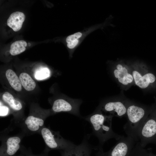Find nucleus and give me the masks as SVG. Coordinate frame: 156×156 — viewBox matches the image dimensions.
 Wrapping results in <instances>:
<instances>
[{"instance_id": "obj_1", "label": "nucleus", "mask_w": 156, "mask_h": 156, "mask_svg": "<svg viewBox=\"0 0 156 156\" xmlns=\"http://www.w3.org/2000/svg\"><path fill=\"white\" fill-rule=\"evenodd\" d=\"M113 116L103 113L97 108L90 115L84 118L91 125L92 129V135L96 137L99 145L96 149L102 148L104 143L109 139L114 138L118 141L124 136L114 133L112 129V120Z\"/></svg>"}, {"instance_id": "obj_2", "label": "nucleus", "mask_w": 156, "mask_h": 156, "mask_svg": "<svg viewBox=\"0 0 156 156\" xmlns=\"http://www.w3.org/2000/svg\"><path fill=\"white\" fill-rule=\"evenodd\" d=\"M151 109L134 104L128 105L126 113L127 121L123 129L127 136L131 137L136 142L139 141L140 132Z\"/></svg>"}, {"instance_id": "obj_3", "label": "nucleus", "mask_w": 156, "mask_h": 156, "mask_svg": "<svg viewBox=\"0 0 156 156\" xmlns=\"http://www.w3.org/2000/svg\"><path fill=\"white\" fill-rule=\"evenodd\" d=\"M138 138L143 148L149 143L156 144V105L152 107L140 130Z\"/></svg>"}, {"instance_id": "obj_4", "label": "nucleus", "mask_w": 156, "mask_h": 156, "mask_svg": "<svg viewBox=\"0 0 156 156\" xmlns=\"http://www.w3.org/2000/svg\"><path fill=\"white\" fill-rule=\"evenodd\" d=\"M41 134L46 145L50 149L65 150L75 145L71 141L63 138L59 132L53 131L47 128L42 129Z\"/></svg>"}, {"instance_id": "obj_5", "label": "nucleus", "mask_w": 156, "mask_h": 156, "mask_svg": "<svg viewBox=\"0 0 156 156\" xmlns=\"http://www.w3.org/2000/svg\"><path fill=\"white\" fill-rule=\"evenodd\" d=\"M136 143L131 137L123 136L107 152H104L103 148L97 149L96 156H128Z\"/></svg>"}, {"instance_id": "obj_6", "label": "nucleus", "mask_w": 156, "mask_h": 156, "mask_svg": "<svg viewBox=\"0 0 156 156\" xmlns=\"http://www.w3.org/2000/svg\"><path fill=\"white\" fill-rule=\"evenodd\" d=\"M82 103L80 99L72 98H60L55 100L52 110L54 113L65 112L80 117L79 107Z\"/></svg>"}, {"instance_id": "obj_7", "label": "nucleus", "mask_w": 156, "mask_h": 156, "mask_svg": "<svg viewBox=\"0 0 156 156\" xmlns=\"http://www.w3.org/2000/svg\"><path fill=\"white\" fill-rule=\"evenodd\" d=\"M128 105L119 100H109L102 103L97 107L103 113L122 118L126 116Z\"/></svg>"}, {"instance_id": "obj_8", "label": "nucleus", "mask_w": 156, "mask_h": 156, "mask_svg": "<svg viewBox=\"0 0 156 156\" xmlns=\"http://www.w3.org/2000/svg\"><path fill=\"white\" fill-rule=\"evenodd\" d=\"M89 137V135L85 136L81 144L64 150L62 156H90L94 148L88 142Z\"/></svg>"}, {"instance_id": "obj_9", "label": "nucleus", "mask_w": 156, "mask_h": 156, "mask_svg": "<svg viewBox=\"0 0 156 156\" xmlns=\"http://www.w3.org/2000/svg\"><path fill=\"white\" fill-rule=\"evenodd\" d=\"M132 75L136 85L141 89H145L154 83L156 80V77L153 74L147 73L143 76L138 71L133 70Z\"/></svg>"}, {"instance_id": "obj_10", "label": "nucleus", "mask_w": 156, "mask_h": 156, "mask_svg": "<svg viewBox=\"0 0 156 156\" xmlns=\"http://www.w3.org/2000/svg\"><path fill=\"white\" fill-rule=\"evenodd\" d=\"M113 73L115 77L123 85L131 83L134 80L132 75L129 73L127 68L121 64L116 65V68L114 70Z\"/></svg>"}, {"instance_id": "obj_11", "label": "nucleus", "mask_w": 156, "mask_h": 156, "mask_svg": "<svg viewBox=\"0 0 156 156\" xmlns=\"http://www.w3.org/2000/svg\"><path fill=\"white\" fill-rule=\"evenodd\" d=\"M20 138L17 136L10 137L8 138L6 146L1 151V156H13L19 149Z\"/></svg>"}, {"instance_id": "obj_12", "label": "nucleus", "mask_w": 156, "mask_h": 156, "mask_svg": "<svg viewBox=\"0 0 156 156\" xmlns=\"http://www.w3.org/2000/svg\"><path fill=\"white\" fill-rule=\"evenodd\" d=\"M25 18L23 12H16L12 13L8 19L7 24L15 31H19L21 28Z\"/></svg>"}, {"instance_id": "obj_13", "label": "nucleus", "mask_w": 156, "mask_h": 156, "mask_svg": "<svg viewBox=\"0 0 156 156\" xmlns=\"http://www.w3.org/2000/svg\"><path fill=\"white\" fill-rule=\"evenodd\" d=\"M25 122L29 130L36 131L44 125V120L39 117L30 116L27 117Z\"/></svg>"}, {"instance_id": "obj_14", "label": "nucleus", "mask_w": 156, "mask_h": 156, "mask_svg": "<svg viewBox=\"0 0 156 156\" xmlns=\"http://www.w3.org/2000/svg\"><path fill=\"white\" fill-rule=\"evenodd\" d=\"M5 76L11 86L15 90L19 92L22 88V85L19 78L15 72L11 69L7 70Z\"/></svg>"}, {"instance_id": "obj_15", "label": "nucleus", "mask_w": 156, "mask_h": 156, "mask_svg": "<svg viewBox=\"0 0 156 156\" xmlns=\"http://www.w3.org/2000/svg\"><path fill=\"white\" fill-rule=\"evenodd\" d=\"M19 78L22 86L26 90L31 91L35 88V82L30 76L27 73H21L20 75Z\"/></svg>"}, {"instance_id": "obj_16", "label": "nucleus", "mask_w": 156, "mask_h": 156, "mask_svg": "<svg viewBox=\"0 0 156 156\" xmlns=\"http://www.w3.org/2000/svg\"><path fill=\"white\" fill-rule=\"evenodd\" d=\"M2 99L5 103L14 110H20L22 107L21 102L15 99L13 95L8 92H6L3 94Z\"/></svg>"}, {"instance_id": "obj_17", "label": "nucleus", "mask_w": 156, "mask_h": 156, "mask_svg": "<svg viewBox=\"0 0 156 156\" xmlns=\"http://www.w3.org/2000/svg\"><path fill=\"white\" fill-rule=\"evenodd\" d=\"M27 46V42L24 40L16 41L11 44L10 53L13 56L19 54L25 51Z\"/></svg>"}, {"instance_id": "obj_18", "label": "nucleus", "mask_w": 156, "mask_h": 156, "mask_svg": "<svg viewBox=\"0 0 156 156\" xmlns=\"http://www.w3.org/2000/svg\"><path fill=\"white\" fill-rule=\"evenodd\" d=\"M128 156H151V153L148 152L142 147L140 142H138L131 150Z\"/></svg>"}, {"instance_id": "obj_19", "label": "nucleus", "mask_w": 156, "mask_h": 156, "mask_svg": "<svg viewBox=\"0 0 156 156\" xmlns=\"http://www.w3.org/2000/svg\"><path fill=\"white\" fill-rule=\"evenodd\" d=\"M50 71L49 69L46 67H42L37 69L36 71L34 76L38 80H43L48 78L50 76Z\"/></svg>"}, {"instance_id": "obj_20", "label": "nucleus", "mask_w": 156, "mask_h": 156, "mask_svg": "<svg viewBox=\"0 0 156 156\" xmlns=\"http://www.w3.org/2000/svg\"><path fill=\"white\" fill-rule=\"evenodd\" d=\"M82 36L81 33L78 32L68 36L66 39V42L67 43H69L74 40L78 39Z\"/></svg>"}, {"instance_id": "obj_21", "label": "nucleus", "mask_w": 156, "mask_h": 156, "mask_svg": "<svg viewBox=\"0 0 156 156\" xmlns=\"http://www.w3.org/2000/svg\"><path fill=\"white\" fill-rule=\"evenodd\" d=\"M9 112L8 108L5 106L0 105V116H3L8 114Z\"/></svg>"}, {"instance_id": "obj_22", "label": "nucleus", "mask_w": 156, "mask_h": 156, "mask_svg": "<svg viewBox=\"0 0 156 156\" xmlns=\"http://www.w3.org/2000/svg\"><path fill=\"white\" fill-rule=\"evenodd\" d=\"M78 42V40H76L69 43H67V46L68 48L72 49L75 47Z\"/></svg>"}, {"instance_id": "obj_23", "label": "nucleus", "mask_w": 156, "mask_h": 156, "mask_svg": "<svg viewBox=\"0 0 156 156\" xmlns=\"http://www.w3.org/2000/svg\"><path fill=\"white\" fill-rule=\"evenodd\" d=\"M32 156L31 155H26V156Z\"/></svg>"}, {"instance_id": "obj_24", "label": "nucleus", "mask_w": 156, "mask_h": 156, "mask_svg": "<svg viewBox=\"0 0 156 156\" xmlns=\"http://www.w3.org/2000/svg\"><path fill=\"white\" fill-rule=\"evenodd\" d=\"M152 156H153V155H152Z\"/></svg>"}]
</instances>
